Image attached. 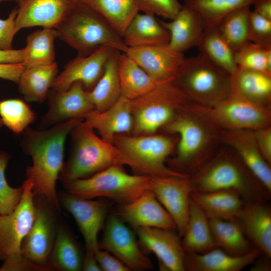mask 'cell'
Masks as SVG:
<instances>
[{
  "label": "cell",
  "mask_w": 271,
  "mask_h": 271,
  "mask_svg": "<svg viewBox=\"0 0 271 271\" xmlns=\"http://www.w3.org/2000/svg\"><path fill=\"white\" fill-rule=\"evenodd\" d=\"M82 120L71 119L41 130L28 127L23 132L22 148L33 161V165L26 169L27 179L32 181L35 195L43 197L58 211L61 208L56 185L64 164L65 140Z\"/></svg>",
  "instance_id": "cell-1"
},
{
  "label": "cell",
  "mask_w": 271,
  "mask_h": 271,
  "mask_svg": "<svg viewBox=\"0 0 271 271\" xmlns=\"http://www.w3.org/2000/svg\"><path fill=\"white\" fill-rule=\"evenodd\" d=\"M163 128L180 138L171 169L189 177L214 155L221 143L222 129L212 119L208 108L193 102Z\"/></svg>",
  "instance_id": "cell-2"
},
{
  "label": "cell",
  "mask_w": 271,
  "mask_h": 271,
  "mask_svg": "<svg viewBox=\"0 0 271 271\" xmlns=\"http://www.w3.org/2000/svg\"><path fill=\"white\" fill-rule=\"evenodd\" d=\"M220 149L190 177L191 192L230 190L245 202L268 200L269 192L229 147Z\"/></svg>",
  "instance_id": "cell-3"
},
{
  "label": "cell",
  "mask_w": 271,
  "mask_h": 271,
  "mask_svg": "<svg viewBox=\"0 0 271 271\" xmlns=\"http://www.w3.org/2000/svg\"><path fill=\"white\" fill-rule=\"evenodd\" d=\"M54 28L57 38L77 55H89L102 46L124 53L128 49L122 38L102 16L78 0Z\"/></svg>",
  "instance_id": "cell-4"
},
{
  "label": "cell",
  "mask_w": 271,
  "mask_h": 271,
  "mask_svg": "<svg viewBox=\"0 0 271 271\" xmlns=\"http://www.w3.org/2000/svg\"><path fill=\"white\" fill-rule=\"evenodd\" d=\"M93 130L82 120L70 132L71 152L59 177L63 185L89 177L112 166H128L118 148L97 136Z\"/></svg>",
  "instance_id": "cell-5"
},
{
  "label": "cell",
  "mask_w": 271,
  "mask_h": 271,
  "mask_svg": "<svg viewBox=\"0 0 271 271\" xmlns=\"http://www.w3.org/2000/svg\"><path fill=\"white\" fill-rule=\"evenodd\" d=\"M172 81L191 101L207 107L231 94V75L200 53L184 58Z\"/></svg>",
  "instance_id": "cell-6"
},
{
  "label": "cell",
  "mask_w": 271,
  "mask_h": 271,
  "mask_svg": "<svg viewBox=\"0 0 271 271\" xmlns=\"http://www.w3.org/2000/svg\"><path fill=\"white\" fill-rule=\"evenodd\" d=\"M23 185V195L17 207L11 213L0 215V260L4 261L0 271L35 270L21 252L37 211L32 181L27 179Z\"/></svg>",
  "instance_id": "cell-7"
},
{
  "label": "cell",
  "mask_w": 271,
  "mask_h": 271,
  "mask_svg": "<svg viewBox=\"0 0 271 271\" xmlns=\"http://www.w3.org/2000/svg\"><path fill=\"white\" fill-rule=\"evenodd\" d=\"M130 101L133 135L155 134L192 102L172 81L160 82L148 92Z\"/></svg>",
  "instance_id": "cell-8"
},
{
  "label": "cell",
  "mask_w": 271,
  "mask_h": 271,
  "mask_svg": "<svg viewBox=\"0 0 271 271\" xmlns=\"http://www.w3.org/2000/svg\"><path fill=\"white\" fill-rule=\"evenodd\" d=\"M150 179L148 176L128 174L121 165H114L63 185L68 192L78 196L87 199L106 197L124 205L149 190Z\"/></svg>",
  "instance_id": "cell-9"
},
{
  "label": "cell",
  "mask_w": 271,
  "mask_h": 271,
  "mask_svg": "<svg viewBox=\"0 0 271 271\" xmlns=\"http://www.w3.org/2000/svg\"><path fill=\"white\" fill-rule=\"evenodd\" d=\"M112 144L125 157L128 166L138 175L189 177L166 165L174 148L173 139L167 136L119 134L115 136Z\"/></svg>",
  "instance_id": "cell-10"
},
{
  "label": "cell",
  "mask_w": 271,
  "mask_h": 271,
  "mask_svg": "<svg viewBox=\"0 0 271 271\" xmlns=\"http://www.w3.org/2000/svg\"><path fill=\"white\" fill-rule=\"evenodd\" d=\"M36 215L21 247L23 257L37 271L51 270L49 261L57 226L52 208L42 197L35 195Z\"/></svg>",
  "instance_id": "cell-11"
},
{
  "label": "cell",
  "mask_w": 271,
  "mask_h": 271,
  "mask_svg": "<svg viewBox=\"0 0 271 271\" xmlns=\"http://www.w3.org/2000/svg\"><path fill=\"white\" fill-rule=\"evenodd\" d=\"M207 108L213 121L222 130H255L270 125V107L232 93L215 106Z\"/></svg>",
  "instance_id": "cell-12"
},
{
  "label": "cell",
  "mask_w": 271,
  "mask_h": 271,
  "mask_svg": "<svg viewBox=\"0 0 271 271\" xmlns=\"http://www.w3.org/2000/svg\"><path fill=\"white\" fill-rule=\"evenodd\" d=\"M116 214L109 216L99 248L111 253L130 270L152 268L151 260L140 249L136 234Z\"/></svg>",
  "instance_id": "cell-13"
},
{
  "label": "cell",
  "mask_w": 271,
  "mask_h": 271,
  "mask_svg": "<svg viewBox=\"0 0 271 271\" xmlns=\"http://www.w3.org/2000/svg\"><path fill=\"white\" fill-rule=\"evenodd\" d=\"M149 190L171 216L182 237L189 215L191 193L189 177H150Z\"/></svg>",
  "instance_id": "cell-14"
},
{
  "label": "cell",
  "mask_w": 271,
  "mask_h": 271,
  "mask_svg": "<svg viewBox=\"0 0 271 271\" xmlns=\"http://www.w3.org/2000/svg\"><path fill=\"white\" fill-rule=\"evenodd\" d=\"M60 203L73 216L84 239L86 251L99 248L98 234L105 220L108 206L102 200H93L69 192L58 194Z\"/></svg>",
  "instance_id": "cell-15"
},
{
  "label": "cell",
  "mask_w": 271,
  "mask_h": 271,
  "mask_svg": "<svg viewBox=\"0 0 271 271\" xmlns=\"http://www.w3.org/2000/svg\"><path fill=\"white\" fill-rule=\"evenodd\" d=\"M115 51L112 47L102 46L89 55H77L57 75L51 90H65L79 81L86 90L90 91L101 77L106 63Z\"/></svg>",
  "instance_id": "cell-16"
},
{
  "label": "cell",
  "mask_w": 271,
  "mask_h": 271,
  "mask_svg": "<svg viewBox=\"0 0 271 271\" xmlns=\"http://www.w3.org/2000/svg\"><path fill=\"white\" fill-rule=\"evenodd\" d=\"M134 232L140 243L158 257L160 268L185 271L186 252L181 236L175 230L156 227H137Z\"/></svg>",
  "instance_id": "cell-17"
},
{
  "label": "cell",
  "mask_w": 271,
  "mask_h": 271,
  "mask_svg": "<svg viewBox=\"0 0 271 271\" xmlns=\"http://www.w3.org/2000/svg\"><path fill=\"white\" fill-rule=\"evenodd\" d=\"M48 95L49 109L40 123L43 127H49L71 119H83L85 114L94 109L88 91L79 81L65 90H50Z\"/></svg>",
  "instance_id": "cell-18"
},
{
  "label": "cell",
  "mask_w": 271,
  "mask_h": 271,
  "mask_svg": "<svg viewBox=\"0 0 271 271\" xmlns=\"http://www.w3.org/2000/svg\"><path fill=\"white\" fill-rule=\"evenodd\" d=\"M220 142L229 147L264 188L271 193V168L257 145L254 130H222Z\"/></svg>",
  "instance_id": "cell-19"
},
{
  "label": "cell",
  "mask_w": 271,
  "mask_h": 271,
  "mask_svg": "<svg viewBox=\"0 0 271 271\" xmlns=\"http://www.w3.org/2000/svg\"><path fill=\"white\" fill-rule=\"evenodd\" d=\"M116 214L134 228L156 227L176 229L171 216L150 190L132 202L121 205Z\"/></svg>",
  "instance_id": "cell-20"
},
{
  "label": "cell",
  "mask_w": 271,
  "mask_h": 271,
  "mask_svg": "<svg viewBox=\"0 0 271 271\" xmlns=\"http://www.w3.org/2000/svg\"><path fill=\"white\" fill-rule=\"evenodd\" d=\"M233 220L254 247L271 257V209L265 200L245 202Z\"/></svg>",
  "instance_id": "cell-21"
},
{
  "label": "cell",
  "mask_w": 271,
  "mask_h": 271,
  "mask_svg": "<svg viewBox=\"0 0 271 271\" xmlns=\"http://www.w3.org/2000/svg\"><path fill=\"white\" fill-rule=\"evenodd\" d=\"M77 0H24L19 5L16 29L36 26L55 28Z\"/></svg>",
  "instance_id": "cell-22"
},
{
  "label": "cell",
  "mask_w": 271,
  "mask_h": 271,
  "mask_svg": "<svg viewBox=\"0 0 271 271\" xmlns=\"http://www.w3.org/2000/svg\"><path fill=\"white\" fill-rule=\"evenodd\" d=\"M83 119L84 123L98 131L102 139L112 144L115 136L132 132L131 101L121 95L106 110L98 111L94 109L85 114Z\"/></svg>",
  "instance_id": "cell-23"
},
{
  "label": "cell",
  "mask_w": 271,
  "mask_h": 271,
  "mask_svg": "<svg viewBox=\"0 0 271 271\" xmlns=\"http://www.w3.org/2000/svg\"><path fill=\"white\" fill-rule=\"evenodd\" d=\"M126 53L151 77L159 82L172 81L185 58L168 45L128 48Z\"/></svg>",
  "instance_id": "cell-24"
},
{
  "label": "cell",
  "mask_w": 271,
  "mask_h": 271,
  "mask_svg": "<svg viewBox=\"0 0 271 271\" xmlns=\"http://www.w3.org/2000/svg\"><path fill=\"white\" fill-rule=\"evenodd\" d=\"M262 254L254 248L242 255H232L216 247L203 253H186L185 270L188 271H239L253 263Z\"/></svg>",
  "instance_id": "cell-25"
},
{
  "label": "cell",
  "mask_w": 271,
  "mask_h": 271,
  "mask_svg": "<svg viewBox=\"0 0 271 271\" xmlns=\"http://www.w3.org/2000/svg\"><path fill=\"white\" fill-rule=\"evenodd\" d=\"M170 34L168 46L173 50L184 53L198 46L204 31L200 16L192 9L184 5L170 22L159 19Z\"/></svg>",
  "instance_id": "cell-26"
},
{
  "label": "cell",
  "mask_w": 271,
  "mask_h": 271,
  "mask_svg": "<svg viewBox=\"0 0 271 271\" xmlns=\"http://www.w3.org/2000/svg\"><path fill=\"white\" fill-rule=\"evenodd\" d=\"M122 38L128 48H137L168 45L170 34L155 15L139 12L127 27Z\"/></svg>",
  "instance_id": "cell-27"
},
{
  "label": "cell",
  "mask_w": 271,
  "mask_h": 271,
  "mask_svg": "<svg viewBox=\"0 0 271 271\" xmlns=\"http://www.w3.org/2000/svg\"><path fill=\"white\" fill-rule=\"evenodd\" d=\"M231 93L257 104L270 107L271 74L238 67L231 75Z\"/></svg>",
  "instance_id": "cell-28"
},
{
  "label": "cell",
  "mask_w": 271,
  "mask_h": 271,
  "mask_svg": "<svg viewBox=\"0 0 271 271\" xmlns=\"http://www.w3.org/2000/svg\"><path fill=\"white\" fill-rule=\"evenodd\" d=\"M190 198L208 218L227 220L234 219L245 203L238 193L230 190L191 192Z\"/></svg>",
  "instance_id": "cell-29"
},
{
  "label": "cell",
  "mask_w": 271,
  "mask_h": 271,
  "mask_svg": "<svg viewBox=\"0 0 271 271\" xmlns=\"http://www.w3.org/2000/svg\"><path fill=\"white\" fill-rule=\"evenodd\" d=\"M182 237L186 253H203L218 247L208 217L191 199L188 222Z\"/></svg>",
  "instance_id": "cell-30"
},
{
  "label": "cell",
  "mask_w": 271,
  "mask_h": 271,
  "mask_svg": "<svg viewBox=\"0 0 271 271\" xmlns=\"http://www.w3.org/2000/svg\"><path fill=\"white\" fill-rule=\"evenodd\" d=\"M58 73V66L52 63L25 68L18 82L19 92L27 101L43 102Z\"/></svg>",
  "instance_id": "cell-31"
},
{
  "label": "cell",
  "mask_w": 271,
  "mask_h": 271,
  "mask_svg": "<svg viewBox=\"0 0 271 271\" xmlns=\"http://www.w3.org/2000/svg\"><path fill=\"white\" fill-rule=\"evenodd\" d=\"M117 66L121 95L130 100L146 94L160 83L126 53L119 54Z\"/></svg>",
  "instance_id": "cell-32"
},
{
  "label": "cell",
  "mask_w": 271,
  "mask_h": 271,
  "mask_svg": "<svg viewBox=\"0 0 271 271\" xmlns=\"http://www.w3.org/2000/svg\"><path fill=\"white\" fill-rule=\"evenodd\" d=\"M208 219L217 247L225 252L232 255H242L255 248L235 220L216 217Z\"/></svg>",
  "instance_id": "cell-33"
},
{
  "label": "cell",
  "mask_w": 271,
  "mask_h": 271,
  "mask_svg": "<svg viewBox=\"0 0 271 271\" xmlns=\"http://www.w3.org/2000/svg\"><path fill=\"white\" fill-rule=\"evenodd\" d=\"M121 52L115 51L106 63L104 72L88 94L94 109L102 111L113 105L121 96L118 73V59Z\"/></svg>",
  "instance_id": "cell-34"
},
{
  "label": "cell",
  "mask_w": 271,
  "mask_h": 271,
  "mask_svg": "<svg viewBox=\"0 0 271 271\" xmlns=\"http://www.w3.org/2000/svg\"><path fill=\"white\" fill-rule=\"evenodd\" d=\"M83 257L79 247L70 231L64 225L58 226L49 261L50 270H81Z\"/></svg>",
  "instance_id": "cell-35"
},
{
  "label": "cell",
  "mask_w": 271,
  "mask_h": 271,
  "mask_svg": "<svg viewBox=\"0 0 271 271\" xmlns=\"http://www.w3.org/2000/svg\"><path fill=\"white\" fill-rule=\"evenodd\" d=\"M197 47L200 54L230 75L237 70L235 51L216 27L204 29Z\"/></svg>",
  "instance_id": "cell-36"
},
{
  "label": "cell",
  "mask_w": 271,
  "mask_h": 271,
  "mask_svg": "<svg viewBox=\"0 0 271 271\" xmlns=\"http://www.w3.org/2000/svg\"><path fill=\"white\" fill-rule=\"evenodd\" d=\"M57 33L54 28H43L30 33L27 37L23 64L25 68L55 62L54 42Z\"/></svg>",
  "instance_id": "cell-37"
},
{
  "label": "cell",
  "mask_w": 271,
  "mask_h": 271,
  "mask_svg": "<svg viewBox=\"0 0 271 271\" xmlns=\"http://www.w3.org/2000/svg\"><path fill=\"white\" fill-rule=\"evenodd\" d=\"M101 16L122 37L127 27L140 12L134 0H78Z\"/></svg>",
  "instance_id": "cell-38"
},
{
  "label": "cell",
  "mask_w": 271,
  "mask_h": 271,
  "mask_svg": "<svg viewBox=\"0 0 271 271\" xmlns=\"http://www.w3.org/2000/svg\"><path fill=\"white\" fill-rule=\"evenodd\" d=\"M184 5L200 16L204 29L217 27L221 20L231 12L253 5L256 0H184Z\"/></svg>",
  "instance_id": "cell-39"
},
{
  "label": "cell",
  "mask_w": 271,
  "mask_h": 271,
  "mask_svg": "<svg viewBox=\"0 0 271 271\" xmlns=\"http://www.w3.org/2000/svg\"><path fill=\"white\" fill-rule=\"evenodd\" d=\"M251 11L250 6L237 9L226 15L216 27L235 52L249 42L248 33Z\"/></svg>",
  "instance_id": "cell-40"
},
{
  "label": "cell",
  "mask_w": 271,
  "mask_h": 271,
  "mask_svg": "<svg viewBox=\"0 0 271 271\" xmlns=\"http://www.w3.org/2000/svg\"><path fill=\"white\" fill-rule=\"evenodd\" d=\"M0 119L3 125L18 134L35 121L36 116L23 100L11 98L0 100Z\"/></svg>",
  "instance_id": "cell-41"
},
{
  "label": "cell",
  "mask_w": 271,
  "mask_h": 271,
  "mask_svg": "<svg viewBox=\"0 0 271 271\" xmlns=\"http://www.w3.org/2000/svg\"><path fill=\"white\" fill-rule=\"evenodd\" d=\"M235 60L238 67L271 74V46L248 42L235 52Z\"/></svg>",
  "instance_id": "cell-42"
},
{
  "label": "cell",
  "mask_w": 271,
  "mask_h": 271,
  "mask_svg": "<svg viewBox=\"0 0 271 271\" xmlns=\"http://www.w3.org/2000/svg\"><path fill=\"white\" fill-rule=\"evenodd\" d=\"M3 125L0 119V127ZM10 159V155L0 151V215L12 212L19 204L23 193L24 187H11L6 178L5 170Z\"/></svg>",
  "instance_id": "cell-43"
},
{
  "label": "cell",
  "mask_w": 271,
  "mask_h": 271,
  "mask_svg": "<svg viewBox=\"0 0 271 271\" xmlns=\"http://www.w3.org/2000/svg\"><path fill=\"white\" fill-rule=\"evenodd\" d=\"M140 11L172 20L182 7L178 0H134Z\"/></svg>",
  "instance_id": "cell-44"
},
{
  "label": "cell",
  "mask_w": 271,
  "mask_h": 271,
  "mask_svg": "<svg viewBox=\"0 0 271 271\" xmlns=\"http://www.w3.org/2000/svg\"><path fill=\"white\" fill-rule=\"evenodd\" d=\"M248 40L260 45L271 46V20L252 10L250 15Z\"/></svg>",
  "instance_id": "cell-45"
},
{
  "label": "cell",
  "mask_w": 271,
  "mask_h": 271,
  "mask_svg": "<svg viewBox=\"0 0 271 271\" xmlns=\"http://www.w3.org/2000/svg\"><path fill=\"white\" fill-rule=\"evenodd\" d=\"M17 11V8H15L6 19H0V50L12 49L13 40L17 33L15 22Z\"/></svg>",
  "instance_id": "cell-46"
},
{
  "label": "cell",
  "mask_w": 271,
  "mask_h": 271,
  "mask_svg": "<svg viewBox=\"0 0 271 271\" xmlns=\"http://www.w3.org/2000/svg\"><path fill=\"white\" fill-rule=\"evenodd\" d=\"M101 270L129 271L130 269L108 251L98 248L94 252Z\"/></svg>",
  "instance_id": "cell-47"
},
{
  "label": "cell",
  "mask_w": 271,
  "mask_h": 271,
  "mask_svg": "<svg viewBox=\"0 0 271 271\" xmlns=\"http://www.w3.org/2000/svg\"><path fill=\"white\" fill-rule=\"evenodd\" d=\"M254 133L260 152L271 165V126L254 130Z\"/></svg>",
  "instance_id": "cell-48"
},
{
  "label": "cell",
  "mask_w": 271,
  "mask_h": 271,
  "mask_svg": "<svg viewBox=\"0 0 271 271\" xmlns=\"http://www.w3.org/2000/svg\"><path fill=\"white\" fill-rule=\"evenodd\" d=\"M25 69L22 63L0 64V78L18 83Z\"/></svg>",
  "instance_id": "cell-49"
},
{
  "label": "cell",
  "mask_w": 271,
  "mask_h": 271,
  "mask_svg": "<svg viewBox=\"0 0 271 271\" xmlns=\"http://www.w3.org/2000/svg\"><path fill=\"white\" fill-rule=\"evenodd\" d=\"M24 60L23 49L0 50V64L22 63Z\"/></svg>",
  "instance_id": "cell-50"
},
{
  "label": "cell",
  "mask_w": 271,
  "mask_h": 271,
  "mask_svg": "<svg viewBox=\"0 0 271 271\" xmlns=\"http://www.w3.org/2000/svg\"><path fill=\"white\" fill-rule=\"evenodd\" d=\"M82 270L84 271H101L94 252L86 251L83 255Z\"/></svg>",
  "instance_id": "cell-51"
},
{
  "label": "cell",
  "mask_w": 271,
  "mask_h": 271,
  "mask_svg": "<svg viewBox=\"0 0 271 271\" xmlns=\"http://www.w3.org/2000/svg\"><path fill=\"white\" fill-rule=\"evenodd\" d=\"M252 5L253 11L271 20V0H256Z\"/></svg>",
  "instance_id": "cell-52"
},
{
  "label": "cell",
  "mask_w": 271,
  "mask_h": 271,
  "mask_svg": "<svg viewBox=\"0 0 271 271\" xmlns=\"http://www.w3.org/2000/svg\"><path fill=\"white\" fill-rule=\"evenodd\" d=\"M264 258H260L257 260L256 259L254 262V265L251 268L252 271H268L270 270V262L269 257L264 255Z\"/></svg>",
  "instance_id": "cell-53"
},
{
  "label": "cell",
  "mask_w": 271,
  "mask_h": 271,
  "mask_svg": "<svg viewBox=\"0 0 271 271\" xmlns=\"http://www.w3.org/2000/svg\"><path fill=\"white\" fill-rule=\"evenodd\" d=\"M24 0H15L14 2L17 3L18 5H19L21 3H22Z\"/></svg>",
  "instance_id": "cell-54"
},
{
  "label": "cell",
  "mask_w": 271,
  "mask_h": 271,
  "mask_svg": "<svg viewBox=\"0 0 271 271\" xmlns=\"http://www.w3.org/2000/svg\"><path fill=\"white\" fill-rule=\"evenodd\" d=\"M15 0H0V3L3 2H11V1H14Z\"/></svg>",
  "instance_id": "cell-55"
}]
</instances>
